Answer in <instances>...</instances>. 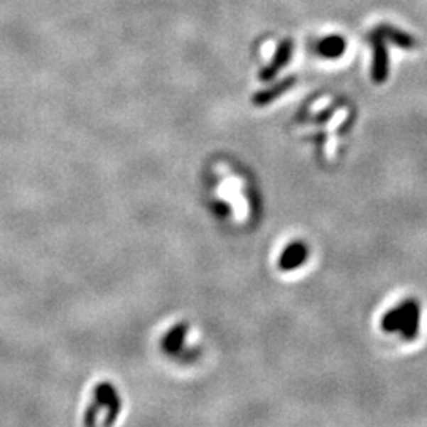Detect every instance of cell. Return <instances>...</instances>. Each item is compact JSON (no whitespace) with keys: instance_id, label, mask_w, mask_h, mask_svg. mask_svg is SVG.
Instances as JSON below:
<instances>
[{"instance_id":"cell-1","label":"cell","mask_w":427,"mask_h":427,"mask_svg":"<svg viewBox=\"0 0 427 427\" xmlns=\"http://www.w3.org/2000/svg\"><path fill=\"white\" fill-rule=\"evenodd\" d=\"M95 402L100 405V407H107L108 409V415L107 419H104L103 424H113L116 421V418L121 411V399H119L116 388L111 383H100L95 387Z\"/></svg>"},{"instance_id":"cell-2","label":"cell","mask_w":427,"mask_h":427,"mask_svg":"<svg viewBox=\"0 0 427 427\" xmlns=\"http://www.w3.org/2000/svg\"><path fill=\"white\" fill-rule=\"evenodd\" d=\"M402 307V328L401 333L405 340L415 339L419 331V318H421V310L419 304L415 299H405L401 304Z\"/></svg>"},{"instance_id":"cell-3","label":"cell","mask_w":427,"mask_h":427,"mask_svg":"<svg viewBox=\"0 0 427 427\" xmlns=\"http://www.w3.org/2000/svg\"><path fill=\"white\" fill-rule=\"evenodd\" d=\"M309 256V247L304 242L296 241L286 246L279 258V268L282 271H293L303 266Z\"/></svg>"},{"instance_id":"cell-4","label":"cell","mask_w":427,"mask_h":427,"mask_svg":"<svg viewBox=\"0 0 427 427\" xmlns=\"http://www.w3.org/2000/svg\"><path fill=\"white\" fill-rule=\"evenodd\" d=\"M374 48H375V55H374V80L375 81H384L388 76V54L384 50V43L380 37V33H374Z\"/></svg>"},{"instance_id":"cell-5","label":"cell","mask_w":427,"mask_h":427,"mask_svg":"<svg viewBox=\"0 0 427 427\" xmlns=\"http://www.w3.org/2000/svg\"><path fill=\"white\" fill-rule=\"evenodd\" d=\"M188 331V325L187 323H179L174 326L170 333H168L165 335V340H163V350L166 353H178L179 348L182 347V344H184V339H185V334Z\"/></svg>"},{"instance_id":"cell-6","label":"cell","mask_w":427,"mask_h":427,"mask_svg":"<svg viewBox=\"0 0 427 427\" xmlns=\"http://www.w3.org/2000/svg\"><path fill=\"white\" fill-rule=\"evenodd\" d=\"M290 55H291V43H290V41H286V43H283L282 46H280V50H279L277 55L274 58V62H272V64L268 68L263 70L260 78L264 80V81L271 80L272 76H274L279 72V70L290 60Z\"/></svg>"},{"instance_id":"cell-7","label":"cell","mask_w":427,"mask_h":427,"mask_svg":"<svg viewBox=\"0 0 427 427\" xmlns=\"http://www.w3.org/2000/svg\"><path fill=\"white\" fill-rule=\"evenodd\" d=\"M382 328L383 331L387 333H401L402 328V307L399 304L394 309H391L389 312H387L383 320H382Z\"/></svg>"},{"instance_id":"cell-8","label":"cell","mask_w":427,"mask_h":427,"mask_svg":"<svg viewBox=\"0 0 427 427\" xmlns=\"http://www.w3.org/2000/svg\"><path fill=\"white\" fill-rule=\"evenodd\" d=\"M291 82H293L291 80H288V81H283L282 84H279V86L272 87L271 90H264V92L256 94V95H255V99H254L255 104H258V107H263V104H268L269 102L274 100L276 97H279L280 94H283L286 89H290Z\"/></svg>"},{"instance_id":"cell-9","label":"cell","mask_w":427,"mask_h":427,"mask_svg":"<svg viewBox=\"0 0 427 427\" xmlns=\"http://www.w3.org/2000/svg\"><path fill=\"white\" fill-rule=\"evenodd\" d=\"M318 51L323 55H328V58H337V55L344 51V41L337 37L326 38L320 43Z\"/></svg>"}]
</instances>
